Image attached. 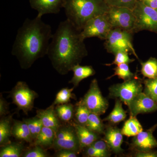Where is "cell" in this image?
<instances>
[{"mask_svg":"<svg viewBox=\"0 0 157 157\" xmlns=\"http://www.w3.org/2000/svg\"><path fill=\"white\" fill-rule=\"evenodd\" d=\"M85 39L68 20L60 23L49 44L48 55L53 68L62 75L67 74L88 55Z\"/></svg>","mask_w":157,"mask_h":157,"instance_id":"1","label":"cell"},{"mask_svg":"<svg viewBox=\"0 0 157 157\" xmlns=\"http://www.w3.org/2000/svg\"><path fill=\"white\" fill-rule=\"evenodd\" d=\"M52 36L51 27L42 17L25 19L17 31L11 51L22 69L30 68L36 60L47 55Z\"/></svg>","mask_w":157,"mask_h":157,"instance_id":"2","label":"cell"},{"mask_svg":"<svg viewBox=\"0 0 157 157\" xmlns=\"http://www.w3.org/2000/svg\"><path fill=\"white\" fill-rule=\"evenodd\" d=\"M109 8L104 0H64L63 5L67 19L80 31L88 21L107 13Z\"/></svg>","mask_w":157,"mask_h":157,"instance_id":"3","label":"cell"},{"mask_svg":"<svg viewBox=\"0 0 157 157\" xmlns=\"http://www.w3.org/2000/svg\"><path fill=\"white\" fill-rule=\"evenodd\" d=\"M133 33L119 29H113L105 40L104 45L107 52L115 55L119 52L133 54L138 58L132 44Z\"/></svg>","mask_w":157,"mask_h":157,"instance_id":"4","label":"cell"},{"mask_svg":"<svg viewBox=\"0 0 157 157\" xmlns=\"http://www.w3.org/2000/svg\"><path fill=\"white\" fill-rule=\"evenodd\" d=\"M143 86L142 82L135 76L121 83L111 86L109 88V98L119 99L128 106L131 101L140 93Z\"/></svg>","mask_w":157,"mask_h":157,"instance_id":"5","label":"cell"},{"mask_svg":"<svg viewBox=\"0 0 157 157\" xmlns=\"http://www.w3.org/2000/svg\"><path fill=\"white\" fill-rule=\"evenodd\" d=\"M136 22L134 33L147 30L157 33V10L138 1L133 10Z\"/></svg>","mask_w":157,"mask_h":157,"instance_id":"6","label":"cell"},{"mask_svg":"<svg viewBox=\"0 0 157 157\" xmlns=\"http://www.w3.org/2000/svg\"><path fill=\"white\" fill-rule=\"evenodd\" d=\"M106 14L113 29H119L134 33L136 18L132 9L109 7Z\"/></svg>","mask_w":157,"mask_h":157,"instance_id":"7","label":"cell"},{"mask_svg":"<svg viewBox=\"0 0 157 157\" xmlns=\"http://www.w3.org/2000/svg\"><path fill=\"white\" fill-rule=\"evenodd\" d=\"M10 97L18 109L28 114L34 108V101L38 94L30 89L25 82L18 81L11 90Z\"/></svg>","mask_w":157,"mask_h":157,"instance_id":"8","label":"cell"},{"mask_svg":"<svg viewBox=\"0 0 157 157\" xmlns=\"http://www.w3.org/2000/svg\"><path fill=\"white\" fill-rule=\"evenodd\" d=\"M90 112L101 115L108 109L109 102L102 95L97 79L92 80L88 90L80 101Z\"/></svg>","mask_w":157,"mask_h":157,"instance_id":"9","label":"cell"},{"mask_svg":"<svg viewBox=\"0 0 157 157\" xmlns=\"http://www.w3.org/2000/svg\"><path fill=\"white\" fill-rule=\"evenodd\" d=\"M52 148L58 151L68 149L79 153L81 150L75 128L73 124L61 125L56 132Z\"/></svg>","mask_w":157,"mask_h":157,"instance_id":"10","label":"cell"},{"mask_svg":"<svg viewBox=\"0 0 157 157\" xmlns=\"http://www.w3.org/2000/svg\"><path fill=\"white\" fill-rule=\"evenodd\" d=\"M112 29L105 13L88 21L81 31V35L84 39L98 37L101 40H105Z\"/></svg>","mask_w":157,"mask_h":157,"instance_id":"11","label":"cell"},{"mask_svg":"<svg viewBox=\"0 0 157 157\" xmlns=\"http://www.w3.org/2000/svg\"><path fill=\"white\" fill-rule=\"evenodd\" d=\"M130 116L136 117L141 113H149L157 110V103L144 92L140 93L129 104Z\"/></svg>","mask_w":157,"mask_h":157,"instance_id":"12","label":"cell"},{"mask_svg":"<svg viewBox=\"0 0 157 157\" xmlns=\"http://www.w3.org/2000/svg\"><path fill=\"white\" fill-rule=\"evenodd\" d=\"M31 8L38 11L37 17L59 13L63 8L64 0H29Z\"/></svg>","mask_w":157,"mask_h":157,"instance_id":"13","label":"cell"},{"mask_svg":"<svg viewBox=\"0 0 157 157\" xmlns=\"http://www.w3.org/2000/svg\"><path fill=\"white\" fill-rule=\"evenodd\" d=\"M154 128L141 132L134 137L132 146L137 151H151L157 147V141L153 135Z\"/></svg>","mask_w":157,"mask_h":157,"instance_id":"14","label":"cell"},{"mask_svg":"<svg viewBox=\"0 0 157 157\" xmlns=\"http://www.w3.org/2000/svg\"><path fill=\"white\" fill-rule=\"evenodd\" d=\"M104 140L107 142L113 152L119 154L123 151L121 145L123 142V135L120 129L109 126L105 129Z\"/></svg>","mask_w":157,"mask_h":157,"instance_id":"15","label":"cell"},{"mask_svg":"<svg viewBox=\"0 0 157 157\" xmlns=\"http://www.w3.org/2000/svg\"><path fill=\"white\" fill-rule=\"evenodd\" d=\"M36 116L39 118L43 126L50 128L56 132L61 125L59 119L56 112L55 106L52 104L46 109L36 110Z\"/></svg>","mask_w":157,"mask_h":157,"instance_id":"16","label":"cell"},{"mask_svg":"<svg viewBox=\"0 0 157 157\" xmlns=\"http://www.w3.org/2000/svg\"><path fill=\"white\" fill-rule=\"evenodd\" d=\"M73 125L76 130L81 150L90 146L99 139L98 134L90 131L85 126L82 125L77 123H73Z\"/></svg>","mask_w":157,"mask_h":157,"instance_id":"17","label":"cell"},{"mask_svg":"<svg viewBox=\"0 0 157 157\" xmlns=\"http://www.w3.org/2000/svg\"><path fill=\"white\" fill-rule=\"evenodd\" d=\"M11 135L18 140L32 143L34 140L27 124L24 121L14 120L12 124Z\"/></svg>","mask_w":157,"mask_h":157,"instance_id":"18","label":"cell"},{"mask_svg":"<svg viewBox=\"0 0 157 157\" xmlns=\"http://www.w3.org/2000/svg\"><path fill=\"white\" fill-rule=\"evenodd\" d=\"M72 71L73 72V76L69 83L73 84L74 88L77 87L83 79L94 76L96 73L92 66H82L79 64L74 66Z\"/></svg>","mask_w":157,"mask_h":157,"instance_id":"19","label":"cell"},{"mask_svg":"<svg viewBox=\"0 0 157 157\" xmlns=\"http://www.w3.org/2000/svg\"><path fill=\"white\" fill-rule=\"evenodd\" d=\"M55 136L56 132L52 129L43 126L41 132L34 140V145H39L44 148L52 147Z\"/></svg>","mask_w":157,"mask_h":157,"instance_id":"20","label":"cell"},{"mask_svg":"<svg viewBox=\"0 0 157 157\" xmlns=\"http://www.w3.org/2000/svg\"><path fill=\"white\" fill-rule=\"evenodd\" d=\"M12 126V115L2 117L0 121V145H5L11 142Z\"/></svg>","mask_w":157,"mask_h":157,"instance_id":"21","label":"cell"},{"mask_svg":"<svg viewBox=\"0 0 157 157\" xmlns=\"http://www.w3.org/2000/svg\"><path fill=\"white\" fill-rule=\"evenodd\" d=\"M0 157H19L22 156L24 146L22 142H10L1 146Z\"/></svg>","mask_w":157,"mask_h":157,"instance_id":"22","label":"cell"},{"mask_svg":"<svg viewBox=\"0 0 157 157\" xmlns=\"http://www.w3.org/2000/svg\"><path fill=\"white\" fill-rule=\"evenodd\" d=\"M123 135L127 137H135L143 131V128L136 117L130 116L124 124L121 130Z\"/></svg>","mask_w":157,"mask_h":157,"instance_id":"23","label":"cell"},{"mask_svg":"<svg viewBox=\"0 0 157 157\" xmlns=\"http://www.w3.org/2000/svg\"><path fill=\"white\" fill-rule=\"evenodd\" d=\"M116 100L112 111L104 119V121H107L113 124L119 123L124 120L127 117V112L123 108L122 103L119 99Z\"/></svg>","mask_w":157,"mask_h":157,"instance_id":"24","label":"cell"},{"mask_svg":"<svg viewBox=\"0 0 157 157\" xmlns=\"http://www.w3.org/2000/svg\"><path fill=\"white\" fill-rule=\"evenodd\" d=\"M55 110L60 120L65 123L69 122L71 121L75 113L74 106L69 103L56 105Z\"/></svg>","mask_w":157,"mask_h":157,"instance_id":"25","label":"cell"},{"mask_svg":"<svg viewBox=\"0 0 157 157\" xmlns=\"http://www.w3.org/2000/svg\"><path fill=\"white\" fill-rule=\"evenodd\" d=\"M100 116L90 113L87 124L85 126L90 131L95 132L98 135L104 134L105 130L103 121L100 118Z\"/></svg>","mask_w":157,"mask_h":157,"instance_id":"26","label":"cell"},{"mask_svg":"<svg viewBox=\"0 0 157 157\" xmlns=\"http://www.w3.org/2000/svg\"><path fill=\"white\" fill-rule=\"evenodd\" d=\"M140 72L144 77L148 78H154L157 76V59L151 58L144 63H141Z\"/></svg>","mask_w":157,"mask_h":157,"instance_id":"27","label":"cell"},{"mask_svg":"<svg viewBox=\"0 0 157 157\" xmlns=\"http://www.w3.org/2000/svg\"><path fill=\"white\" fill-rule=\"evenodd\" d=\"M90 113L89 110L81 101L77 103L74 113L77 123L82 125H86Z\"/></svg>","mask_w":157,"mask_h":157,"instance_id":"28","label":"cell"},{"mask_svg":"<svg viewBox=\"0 0 157 157\" xmlns=\"http://www.w3.org/2000/svg\"><path fill=\"white\" fill-rule=\"evenodd\" d=\"M114 73L112 76H110L108 79L113 76H117L119 78H121L124 81H127L132 79L135 76V75L130 71L128 64L122 63L117 65L114 69Z\"/></svg>","mask_w":157,"mask_h":157,"instance_id":"29","label":"cell"},{"mask_svg":"<svg viewBox=\"0 0 157 157\" xmlns=\"http://www.w3.org/2000/svg\"><path fill=\"white\" fill-rule=\"evenodd\" d=\"M74 88V87L72 88H64L59 91L56 94L55 99L52 104L56 106L69 103L70 99L74 97L73 94Z\"/></svg>","mask_w":157,"mask_h":157,"instance_id":"30","label":"cell"},{"mask_svg":"<svg viewBox=\"0 0 157 157\" xmlns=\"http://www.w3.org/2000/svg\"><path fill=\"white\" fill-rule=\"evenodd\" d=\"M23 121L27 124L32 137L35 140L43 128L42 122L37 116L31 118L24 119Z\"/></svg>","mask_w":157,"mask_h":157,"instance_id":"31","label":"cell"},{"mask_svg":"<svg viewBox=\"0 0 157 157\" xmlns=\"http://www.w3.org/2000/svg\"><path fill=\"white\" fill-rule=\"evenodd\" d=\"M144 83V93L157 103V76L155 78L145 79Z\"/></svg>","mask_w":157,"mask_h":157,"instance_id":"32","label":"cell"},{"mask_svg":"<svg viewBox=\"0 0 157 157\" xmlns=\"http://www.w3.org/2000/svg\"><path fill=\"white\" fill-rule=\"evenodd\" d=\"M109 7H124L133 10L139 0H104Z\"/></svg>","mask_w":157,"mask_h":157,"instance_id":"33","label":"cell"},{"mask_svg":"<svg viewBox=\"0 0 157 157\" xmlns=\"http://www.w3.org/2000/svg\"><path fill=\"white\" fill-rule=\"evenodd\" d=\"M23 157H47L48 155L45 150L39 145H34L32 148L29 149L23 153Z\"/></svg>","mask_w":157,"mask_h":157,"instance_id":"34","label":"cell"},{"mask_svg":"<svg viewBox=\"0 0 157 157\" xmlns=\"http://www.w3.org/2000/svg\"><path fill=\"white\" fill-rule=\"evenodd\" d=\"M99 152L103 155L104 157L110 156V151L111 150L110 147L107 142L103 140H96L92 144Z\"/></svg>","mask_w":157,"mask_h":157,"instance_id":"35","label":"cell"},{"mask_svg":"<svg viewBox=\"0 0 157 157\" xmlns=\"http://www.w3.org/2000/svg\"><path fill=\"white\" fill-rule=\"evenodd\" d=\"M128 54V52H119L114 55L115 59L112 63L109 64H106V66H111L114 64L118 65L122 63L129 64L132 63L135 59H130Z\"/></svg>","mask_w":157,"mask_h":157,"instance_id":"36","label":"cell"},{"mask_svg":"<svg viewBox=\"0 0 157 157\" xmlns=\"http://www.w3.org/2000/svg\"><path fill=\"white\" fill-rule=\"evenodd\" d=\"M78 153L68 149H62L57 151L55 156L56 157H76Z\"/></svg>","mask_w":157,"mask_h":157,"instance_id":"37","label":"cell"},{"mask_svg":"<svg viewBox=\"0 0 157 157\" xmlns=\"http://www.w3.org/2000/svg\"><path fill=\"white\" fill-rule=\"evenodd\" d=\"M9 104L2 96L0 98V116H5L9 113Z\"/></svg>","mask_w":157,"mask_h":157,"instance_id":"38","label":"cell"},{"mask_svg":"<svg viewBox=\"0 0 157 157\" xmlns=\"http://www.w3.org/2000/svg\"><path fill=\"white\" fill-rule=\"evenodd\" d=\"M86 156L89 157H104L101 153L96 149L94 147L90 145L85 148Z\"/></svg>","mask_w":157,"mask_h":157,"instance_id":"39","label":"cell"},{"mask_svg":"<svg viewBox=\"0 0 157 157\" xmlns=\"http://www.w3.org/2000/svg\"><path fill=\"white\" fill-rule=\"evenodd\" d=\"M136 157H157V152L151 151H137L135 155Z\"/></svg>","mask_w":157,"mask_h":157,"instance_id":"40","label":"cell"},{"mask_svg":"<svg viewBox=\"0 0 157 157\" xmlns=\"http://www.w3.org/2000/svg\"><path fill=\"white\" fill-rule=\"evenodd\" d=\"M146 6L157 9V0H139Z\"/></svg>","mask_w":157,"mask_h":157,"instance_id":"41","label":"cell"},{"mask_svg":"<svg viewBox=\"0 0 157 157\" xmlns=\"http://www.w3.org/2000/svg\"><path fill=\"white\" fill-rule=\"evenodd\" d=\"M156 10H157V9H156Z\"/></svg>","mask_w":157,"mask_h":157,"instance_id":"42","label":"cell"}]
</instances>
